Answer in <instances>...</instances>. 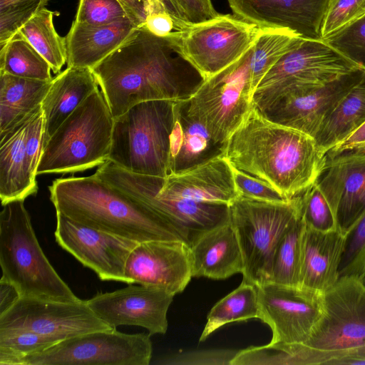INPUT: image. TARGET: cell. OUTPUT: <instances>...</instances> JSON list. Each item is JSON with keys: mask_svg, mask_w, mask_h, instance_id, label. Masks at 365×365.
I'll return each mask as SVG.
<instances>
[{"mask_svg": "<svg viewBox=\"0 0 365 365\" xmlns=\"http://www.w3.org/2000/svg\"><path fill=\"white\" fill-rule=\"evenodd\" d=\"M92 71L113 118L148 101H184L205 81L167 37L136 28Z\"/></svg>", "mask_w": 365, "mask_h": 365, "instance_id": "6da1fadb", "label": "cell"}, {"mask_svg": "<svg viewBox=\"0 0 365 365\" xmlns=\"http://www.w3.org/2000/svg\"><path fill=\"white\" fill-rule=\"evenodd\" d=\"M223 155L233 168L268 183L286 199L317 182L327 162L313 137L268 120L253 104L225 143Z\"/></svg>", "mask_w": 365, "mask_h": 365, "instance_id": "7a4b0ae2", "label": "cell"}, {"mask_svg": "<svg viewBox=\"0 0 365 365\" xmlns=\"http://www.w3.org/2000/svg\"><path fill=\"white\" fill-rule=\"evenodd\" d=\"M48 190L56 212L90 227L139 243H187L182 233L153 209L94 174L55 179Z\"/></svg>", "mask_w": 365, "mask_h": 365, "instance_id": "3957f363", "label": "cell"}, {"mask_svg": "<svg viewBox=\"0 0 365 365\" xmlns=\"http://www.w3.org/2000/svg\"><path fill=\"white\" fill-rule=\"evenodd\" d=\"M322 297L324 311L310 337L278 351V364L338 365L347 351L365 345V283L341 276Z\"/></svg>", "mask_w": 365, "mask_h": 365, "instance_id": "277c9868", "label": "cell"}, {"mask_svg": "<svg viewBox=\"0 0 365 365\" xmlns=\"http://www.w3.org/2000/svg\"><path fill=\"white\" fill-rule=\"evenodd\" d=\"M0 265L4 279L22 297L63 302L78 298L44 255L32 227L24 200L2 205L0 213Z\"/></svg>", "mask_w": 365, "mask_h": 365, "instance_id": "5b68a950", "label": "cell"}, {"mask_svg": "<svg viewBox=\"0 0 365 365\" xmlns=\"http://www.w3.org/2000/svg\"><path fill=\"white\" fill-rule=\"evenodd\" d=\"M114 118L97 88L63 122L43 146L36 175L76 173L108 160Z\"/></svg>", "mask_w": 365, "mask_h": 365, "instance_id": "8992f818", "label": "cell"}, {"mask_svg": "<svg viewBox=\"0 0 365 365\" xmlns=\"http://www.w3.org/2000/svg\"><path fill=\"white\" fill-rule=\"evenodd\" d=\"M175 103L144 101L114 118L108 160L131 173L168 176Z\"/></svg>", "mask_w": 365, "mask_h": 365, "instance_id": "52a82bcc", "label": "cell"}, {"mask_svg": "<svg viewBox=\"0 0 365 365\" xmlns=\"http://www.w3.org/2000/svg\"><path fill=\"white\" fill-rule=\"evenodd\" d=\"M229 209L243 257V280L255 286L268 282L277 247L301 217L300 195L280 202L238 196Z\"/></svg>", "mask_w": 365, "mask_h": 365, "instance_id": "ba28073f", "label": "cell"}, {"mask_svg": "<svg viewBox=\"0 0 365 365\" xmlns=\"http://www.w3.org/2000/svg\"><path fill=\"white\" fill-rule=\"evenodd\" d=\"M361 66L323 40L304 39L263 76L252 104L261 112L284 96L319 88Z\"/></svg>", "mask_w": 365, "mask_h": 365, "instance_id": "9c48e42d", "label": "cell"}, {"mask_svg": "<svg viewBox=\"0 0 365 365\" xmlns=\"http://www.w3.org/2000/svg\"><path fill=\"white\" fill-rule=\"evenodd\" d=\"M253 46L237 61L205 79L185 104L188 115L225 145L252 106Z\"/></svg>", "mask_w": 365, "mask_h": 365, "instance_id": "30bf717a", "label": "cell"}, {"mask_svg": "<svg viewBox=\"0 0 365 365\" xmlns=\"http://www.w3.org/2000/svg\"><path fill=\"white\" fill-rule=\"evenodd\" d=\"M262 29L234 14H218L200 23H187L167 38L173 48L205 80L239 60Z\"/></svg>", "mask_w": 365, "mask_h": 365, "instance_id": "8fae6325", "label": "cell"}, {"mask_svg": "<svg viewBox=\"0 0 365 365\" xmlns=\"http://www.w3.org/2000/svg\"><path fill=\"white\" fill-rule=\"evenodd\" d=\"M150 336L116 329L91 331L24 357L16 365H148L153 352Z\"/></svg>", "mask_w": 365, "mask_h": 365, "instance_id": "7c38bea8", "label": "cell"}, {"mask_svg": "<svg viewBox=\"0 0 365 365\" xmlns=\"http://www.w3.org/2000/svg\"><path fill=\"white\" fill-rule=\"evenodd\" d=\"M94 175L153 209L182 233L187 245L196 235L230 220L227 205L159 197L153 176L129 172L110 160Z\"/></svg>", "mask_w": 365, "mask_h": 365, "instance_id": "4fadbf2b", "label": "cell"}, {"mask_svg": "<svg viewBox=\"0 0 365 365\" xmlns=\"http://www.w3.org/2000/svg\"><path fill=\"white\" fill-rule=\"evenodd\" d=\"M257 288L259 319L272 331L267 346L282 351L304 344L322 315L323 293L272 282Z\"/></svg>", "mask_w": 365, "mask_h": 365, "instance_id": "5bb4252c", "label": "cell"}, {"mask_svg": "<svg viewBox=\"0 0 365 365\" xmlns=\"http://www.w3.org/2000/svg\"><path fill=\"white\" fill-rule=\"evenodd\" d=\"M111 329L82 299L63 302L21 297L0 314V332L27 331L61 340Z\"/></svg>", "mask_w": 365, "mask_h": 365, "instance_id": "9a60e30c", "label": "cell"}, {"mask_svg": "<svg viewBox=\"0 0 365 365\" xmlns=\"http://www.w3.org/2000/svg\"><path fill=\"white\" fill-rule=\"evenodd\" d=\"M56 242L103 281L126 283L128 257L139 243L77 222L56 212Z\"/></svg>", "mask_w": 365, "mask_h": 365, "instance_id": "2e32d148", "label": "cell"}, {"mask_svg": "<svg viewBox=\"0 0 365 365\" xmlns=\"http://www.w3.org/2000/svg\"><path fill=\"white\" fill-rule=\"evenodd\" d=\"M133 284L110 292H98L86 303L113 329L137 326L146 329L150 336L165 334L168 326L167 313L175 295L159 288Z\"/></svg>", "mask_w": 365, "mask_h": 365, "instance_id": "e0dca14e", "label": "cell"}, {"mask_svg": "<svg viewBox=\"0 0 365 365\" xmlns=\"http://www.w3.org/2000/svg\"><path fill=\"white\" fill-rule=\"evenodd\" d=\"M127 284L182 292L192 275L189 245L182 240H150L138 243L125 267Z\"/></svg>", "mask_w": 365, "mask_h": 365, "instance_id": "ac0fdd59", "label": "cell"}, {"mask_svg": "<svg viewBox=\"0 0 365 365\" xmlns=\"http://www.w3.org/2000/svg\"><path fill=\"white\" fill-rule=\"evenodd\" d=\"M317 185L349 235L365 215V148L327 155Z\"/></svg>", "mask_w": 365, "mask_h": 365, "instance_id": "d6986e66", "label": "cell"}, {"mask_svg": "<svg viewBox=\"0 0 365 365\" xmlns=\"http://www.w3.org/2000/svg\"><path fill=\"white\" fill-rule=\"evenodd\" d=\"M365 74L361 66L317 89L284 96L262 111L268 120L314 138L343 97Z\"/></svg>", "mask_w": 365, "mask_h": 365, "instance_id": "ffe728a7", "label": "cell"}, {"mask_svg": "<svg viewBox=\"0 0 365 365\" xmlns=\"http://www.w3.org/2000/svg\"><path fill=\"white\" fill-rule=\"evenodd\" d=\"M233 14L262 28L282 29L304 39L322 40L329 0H227Z\"/></svg>", "mask_w": 365, "mask_h": 365, "instance_id": "44dd1931", "label": "cell"}, {"mask_svg": "<svg viewBox=\"0 0 365 365\" xmlns=\"http://www.w3.org/2000/svg\"><path fill=\"white\" fill-rule=\"evenodd\" d=\"M153 180L162 198L230 205L239 196L232 166L224 155L165 178L153 176Z\"/></svg>", "mask_w": 365, "mask_h": 365, "instance_id": "7402d4cb", "label": "cell"}, {"mask_svg": "<svg viewBox=\"0 0 365 365\" xmlns=\"http://www.w3.org/2000/svg\"><path fill=\"white\" fill-rule=\"evenodd\" d=\"M347 237L340 229L319 231L305 225L299 287L323 293L337 282Z\"/></svg>", "mask_w": 365, "mask_h": 365, "instance_id": "603a6c76", "label": "cell"}, {"mask_svg": "<svg viewBox=\"0 0 365 365\" xmlns=\"http://www.w3.org/2000/svg\"><path fill=\"white\" fill-rule=\"evenodd\" d=\"M188 245L192 277L225 279L243 273V257L230 220L196 235Z\"/></svg>", "mask_w": 365, "mask_h": 365, "instance_id": "cb8c5ba5", "label": "cell"}, {"mask_svg": "<svg viewBox=\"0 0 365 365\" xmlns=\"http://www.w3.org/2000/svg\"><path fill=\"white\" fill-rule=\"evenodd\" d=\"M135 29L128 17L99 26L73 21L65 37L67 67L92 69L117 49Z\"/></svg>", "mask_w": 365, "mask_h": 365, "instance_id": "d4e9b609", "label": "cell"}, {"mask_svg": "<svg viewBox=\"0 0 365 365\" xmlns=\"http://www.w3.org/2000/svg\"><path fill=\"white\" fill-rule=\"evenodd\" d=\"M224 145L187 113L185 100L176 101L170 135V174L180 173L223 155Z\"/></svg>", "mask_w": 365, "mask_h": 365, "instance_id": "484cf974", "label": "cell"}, {"mask_svg": "<svg viewBox=\"0 0 365 365\" xmlns=\"http://www.w3.org/2000/svg\"><path fill=\"white\" fill-rule=\"evenodd\" d=\"M91 69L67 67L53 78L41 108L45 116L43 146L63 122L98 88Z\"/></svg>", "mask_w": 365, "mask_h": 365, "instance_id": "4316f807", "label": "cell"}, {"mask_svg": "<svg viewBox=\"0 0 365 365\" xmlns=\"http://www.w3.org/2000/svg\"><path fill=\"white\" fill-rule=\"evenodd\" d=\"M30 118L0 136L1 205L14 200H25L38 191L36 177L29 170L26 155V137Z\"/></svg>", "mask_w": 365, "mask_h": 365, "instance_id": "83f0119b", "label": "cell"}, {"mask_svg": "<svg viewBox=\"0 0 365 365\" xmlns=\"http://www.w3.org/2000/svg\"><path fill=\"white\" fill-rule=\"evenodd\" d=\"M52 81L0 73V136L26 120L41 108Z\"/></svg>", "mask_w": 365, "mask_h": 365, "instance_id": "f1b7e54d", "label": "cell"}, {"mask_svg": "<svg viewBox=\"0 0 365 365\" xmlns=\"http://www.w3.org/2000/svg\"><path fill=\"white\" fill-rule=\"evenodd\" d=\"M365 123V74L343 97L314 138L327 154Z\"/></svg>", "mask_w": 365, "mask_h": 365, "instance_id": "f546056e", "label": "cell"}, {"mask_svg": "<svg viewBox=\"0 0 365 365\" xmlns=\"http://www.w3.org/2000/svg\"><path fill=\"white\" fill-rule=\"evenodd\" d=\"M259 314L257 286L242 280L237 289L210 309L200 341H205L212 333L229 323L259 319Z\"/></svg>", "mask_w": 365, "mask_h": 365, "instance_id": "4dcf8cb0", "label": "cell"}, {"mask_svg": "<svg viewBox=\"0 0 365 365\" xmlns=\"http://www.w3.org/2000/svg\"><path fill=\"white\" fill-rule=\"evenodd\" d=\"M53 11L46 7L35 14L19 31L34 48L48 61L55 74L61 73L66 63V38L54 27Z\"/></svg>", "mask_w": 365, "mask_h": 365, "instance_id": "1f68e13d", "label": "cell"}, {"mask_svg": "<svg viewBox=\"0 0 365 365\" xmlns=\"http://www.w3.org/2000/svg\"><path fill=\"white\" fill-rule=\"evenodd\" d=\"M304 39L286 29L263 28L253 45L250 59L254 92L267 72L283 56L298 47Z\"/></svg>", "mask_w": 365, "mask_h": 365, "instance_id": "d6a6232c", "label": "cell"}, {"mask_svg": "<svg viewBox=\"0 0 365 365\" xmlns=\"http://www.w3.org/2000/svg\"><path fill=\"white\" fill-rule=\"evenodd\" d=\"M51 71L48 61L19 33L0 48V73L51 81Z\"/></svg>", "mask_w": 365, "mask_h": 365, "instance_id": "836d02e7", "label": "cell"}, {"mask_svg": "<svg viewBox=\"0 0 365 365\" xmlns=\"http://www.w3.org/2000/svg\"><path fill=\"white\" fill-rule=\"evenodd\" d=\"M304 228V222L300 217L283 235L273 257L268 282L289 287L299 286Z\"/></svg>", "mask_w": 365, "mask_h": 365, "instance_id": "e575fe53", "label": "cell"}, {"mask_svg": "<svg viewBox=\"0 0 365 365\" xmlns=\"http://www.w3.org/2000/svg\"><path fill=\"white\" fill-rule=\"evenodd\" d=\"M61 341L27 331L0 332V365H16L21 359L41 352Z\"/></svg>", "mask_w": 365, "mask_h": 365, "instance_id": "d590c367", "label": "cell"}, {"mask_svg": "<svg viewBox=\"0 0 365 365\" xmlns=\"http://www.w3.org/2000/svg\"><path fill=\"white\" fill-rule=\"evenodd\" d=\"M48 0H0V48L4 47Z\"/></svg>", "mask_w": 365, "mask_h": 365, "instance_id": "8d00e7d4", "label": "cell"}, {"mask_svg": "<svg viewBox=\"0 0 365 365\" xmlns=\"http://www.w3.org/2000/svg\"><path fill=\"white\" fill-rule=\"evenodd\" d=\"M300 197L301 217L307 227L319 231L339 229L338 220L317 182Z\"/></svg>", "mask_w": 365, "mask_h": 365, "instance_id": "74e56055", "label": "cell"}, {"mask_svg": "<svg viewBox=\"0 0 365 365\" xmlns=\"http://www.w3.org/2000/svg\"><path fill=\"white\" fill-rule=\"evenodd\" d=\"M365 17V0H329L322 26V40Z\"/></svg>", "mask_w": 365, "mask_h": 365, "instance_id": "f35d334b", "label": "cell"}, {"mask_svg": "<svg viewBox=\"0 0 365 365\" xmlns=\"http://www.w3.org/2000/svg\"><path fill=\"white\" fill-rule=\"evenodd\" d=\"M323 41L350 60L365 67V17Z\"/></svg>", "mask_w": 365, "mask_h": 365, "instance_id": "ab89813d", "label": "cell"}, {"mask_svg": "<svg viewBox=\"0 0 365 365\" xmlns=\"http://www.w3.org/2000/svg\"><path fill=\"white\" fill-rule=\"evenodd\" d=\"M128 17L118 0H79L77 22L89 25H106Z\"/></svg>", "mask_w": 365, "mask_h": 365, "instance_id": "60d3db41", "label": "cell"}, {"mask_svg": "<svg viewBox=\"0 0 365 365\" xmlns=\"http://www.w3.org/2000/svg\"><path fill=\"white\" fill-rule=\"evenodd\" d=\"M352 275L365 283V215L347 237L340 267V277Z\"/></svg>", "mask_w": 365, "mask_h": 365, "instance_id": "b9f144b4", "label": "cell"}, {"mask_svg": "<svg viewBox=\"0 0 365 365\" xmlns=\"http://www.w3.org/2000/svg\"><path fill=\"white\" fill-rule=\"evenodd\" d=\"M233 175L239 196L267 202H280L284 198L268 183L233 168Z\"/></svg>", "mask_w": 365, "mask_h": 365, "instance_id": "7bdbcfd3", "label": "cell"}, {"mask_svg": "<svg viewBox=\"0 0 365 365\" xmlns=\"http://www.w3.org/2000/svg\"><path fill=\"white\" fill-rule=\"evenodd\" d=\"M237 351L207 350L184 353L160 359L158 364H230Z\"/></svg>", "mask_w": 365, "mask_h": 365, "instance_id": "ee69618b", "label": "cell"}, {"mask_svg": "<svg viewBox=\"0 0 365 365\" xmlns=\"http://www.w3.org/2000/svg\"><path fill=\"white\" fill-rule=\"evenodd\" d=\"M188 22L171 15L161 4L151 6L144 26L150 33L160 37H167Z\"/></svg>", "mask_w": 365, "mask_h": 365, "instance_id": "f6af8a7d", "label": "cell"}, {"mask_svg": "<svg viewBox=\"0 0 365 365\" xmlns=\"http://www.w3.org/2000/svg\"><path fill=\"white\" fill-rule=\"evenodd\" d=\"M181 18L190 23L197 24L212 19L218 15L211 0H170Z\"/></svg>", "mask_w": 365, "mask_h": 365, "instance_id": "bcb514c9", "label": "cell"}, {"mask_svg": "<svg viewBox=\"0 0 365 365\" xmlns=\"http://www.w3.org/2000/svg\"><path fill=\"white\" fill-rule=\"evenodd\" d=\"M118 1L123 7L128 18L136 28L144 25L150 4L153 0Z\"/></svg>", "mask_w": 365, "mask_h": 365, "instance_id": "7dc6e473", "label": "cell"}, {"mask_svg": "<svg viewBox=\"0 0 365 365\" xmlns=\"http://www.w3.org/2000/svg\"><path fill=\"white\" fill-rule=\"evenodd\" d=\"M358 148H365V123L343 142L330 150L327 155H334L346 150Z\"/></svg>", "mask_w": 365, "mask_h": 365, "instance_id": "c3c4849f", "label": "cell"}, {"mask_svg": "<svg viewBox=\"0 0 365 365\" xmlns=\"http://www.w3.org/2000/svg\"><path fill=\"white\" fill-rule=\"evenodd\" d=\"M21 297L17 288L10 282L0 279V314L7 311Z\"/></svg>", "mask_w": 365, "mask_h": 365, "instance_id": "681fc988", "label": "cell"}, {"mask_svg": "<svg viewBox=\"0 0 365 365\" xmlns=\"http://www.w3.org/2000/svg\"><path fill=\"white\" fill-rule=\"evenodd\" d=\"M158 1L164 5V6L167 9V11L170 14H172L173 16H175L178 19H180L183 20L181 18L180 14L177 11V9L175 8V6H173V4L171 3V1L170 0H158Z\"/></svg>", "mask_w": 365, "mask_h": 365, "instance_id": "f907efd6", "label": "cell"}, {"mask_svg": "<svg viewBox=\"0 0 365 365\" xmlns=\"http://www.w3.org/2000/svg\"><path fill=\"white\" fill-rule=\"evenodd\" d=\"M350 354L352 357L365 359V345L352 349L350 351Z\"/></svg>", "mask_w": 365, "mask_h": 365, "instance_id": "816d5d0a", "label": "cell"}]
</instances>
